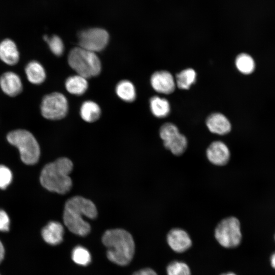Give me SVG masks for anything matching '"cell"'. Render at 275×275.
I'll list each match as a JSON object with an SVG mask.
<instances>
[{
  "instance_id": "obj_1",
  "label": "cell",
  "mask_w": 275,
  "mask_h": 275,
  "mask_svg": "<svg viewBox=\"0 0 275 275\" xmlns=\"http://www.w3.org/2000/svg\"><path fill=\"white\" fill-rule=\"evenodd\" d=\"M97 215V208L91 200L80 196H75L69 199L65 203L63 221L72 233L84 236L89 233L91 227L84 217L94 219Z\"/></svg>"
},
{
  "instance_id": "obj_2",
  "label": "cell",
  "mask_w": 275,
  "mask_h": 275,
  "mask_svg": "<svg viewBox=\"0 0 275 275\" xmlns=\"http://www.w3.org/2000/svg\"><path fill=\"white\" fill-rule=\"evenodd\" d=\"M102 241L107 248V257L112 262L124 266L133 258L134 242L131 235L125 230L115 229L106 231Z\"/></svg>"
},
{
  "instance_id": "obj_3",
  "label": "cell",
  "mask_w": 275,
  "mask_h": 275,
  "mask_svg": "<svg viewBox=\"0 0 275 275\" xmlns=\"http://www.w3.org/2000/svg\"><path fill=\"white\" fill-rule=\"evenodd\" d=\"M73 163L67 157H61L46 164L41 172L40 181L46 189L65 194L71 189L72 180L69 176Z\"/></svg>"
},
{
  "instance_id": "obj_4",
  "label": "cell",
  "mask_w": 275,
  "mask_h": 275,
  "mask_svg": "<svg viewBox=\"0 0 275 275\" xmlns=\"http://www.w3.org/2000/svg\"><path fill=\"white\" fill-rule=\"evenodd\" d=\"M68 62L77 74L86 78L96 76L101 72V62L96 53L80 47L70 50Z\"/></svg>"
},
{
  "instance_id": "obj_5",
  "label": "cell",
  "mask_w": 275,
  "mask_h": 275,
  "mask_svg": "<svg viewBox=\"0 0 275 275\" xmlns=\"http://www.w3.org/2000/svg\"><path fill=\"white\" fill-rule=\"evenodd\" d=\"M8 142L19 150L21 160L29 165L34 164L39 160L40 150L39 144L30 131L17 129L9 132Z\"/></svg>"
},
{
  "instance_id": "obj_6",
  "label": "cell",
  "mask_w": 275,
  "mask_h": 275,
  "mask_svg": "<svg viewBox=\"0 0 275 275\" xmlns=\"http://www.w3.org/2000/svg\"><path fill=\"white\" fill-rule=\"evenodd\" d=\"M214 236L218 243L224 248L229 249L238 246L242 239L238 219L234 216L223 219L215 227Z\"/></svg>"
},
{
  "instance_id": "obj_7",
  "label": "cell",
  "mask_w": 275,
  "mask_h": 275,
  "mask_svg": "<svg viewBox=\"0 0 275 275\" xmlns=\"http://www.w3.org/2000/svg\"><path fill=\"white\" fill-rule=\"evenodd\" d=\"M40 109L43 117L47 119H61L68 113L67 99L63 94L59 92L47 94L42 99Z\"/></svg>"
},
{
  "instance_id": "obj_8",
  "label": "cell",
  "mask_w": 275,
  "mask_h": 275,
  "mask_svg": "<svg viewBox=\"0 0 275 275\" xmlns=\"http://www.w3.org/2000/svg\"><path fill=\"white\" fill-rule=\"evenodd\" d=\"M159 135L163 141L164 147L174 155H180L186 150L187 138L180 133L175 124L171 123L163 124L160 128Z\"/></svg>"
},
{
  "instance_id": "obj_9",
  "label": "cell",
  "mask_w": 275,
  "mask_h": 275,
  "mask_svg": "<svg viewBox=\"0 0 275 275\" xmlns=\"http://www.w3.org/2000/svg\"><path fill=\"white\" fill-rule=\"evenodd\" d=\"M78 38L79 47L96 52L106 47L109 41V34L103 29L91 28L81 31Z\"/></svg>"
},
{
  "instance_id": "obj_10",
  "label": "cell",
  "mask_w": 275,
  "mask_h": 275,
  "mask_svg": "<svg viewBox=\"0 0 275 275\" xmlns=\"http://www.w3.org/2000/svg\"><path fill=\"white\" fill-rule=\"evenodd\" d=\"M208 160L213 164L218 166L226 165L230 158V151L227 145L221 141L212 142L206 151Z\"/></svg>"
},
{
  "instance_id": "obj_11",
  "label": "cell",
  "mask_w": 275,
  "mask_h": 275,
  "mask_svg": "<svg viewBox=\"0 0 275 275\" xmlns=\"http://www.w3.org/2000/svg\"><path fill=\"white\" fill-rule=\"evenodd\" d=\"M167 241L171 249L176 253H183L192 245L191 239L184 230L175 228L172 229L167 235Z\"/></svg>"
},
{
  "instance_id": "obj_12",
  "label": "cell",
  "mask_w": 275,
  "mask_h": 275,
  "mask_svg": "<svg viewBox=\"0 0 275 275\" xmlns=\"http://www.w3.org/2000/svg\"><path fill=\"white\" fill-rule=\"evenodd\" d=\"M151 85L156 92L169 94L174 92L176 83L172 75L167 71L154 72L151 77Z\"/></svg>"
},
{
  "instance_id": "obj_13",
  "label": "cell",
  "mask_w": 275,
  "mask_h": 275,
  "mask_svg": "<svg viewBox=\"0 0 275 275\" xmlns=\"http://www.w3.org/2000/svg\"><path fill=\"white\" fill-rule=\"evenodd\" d=\"M0 88L5 94L14 97L21 92L23 86L17 74L13 71H7L0 76Z\"/></svg>"
},
{
  "instance_id": "obj_14",
  "label": "cell",
  "mask_w": 275,
  "mask_h": 275,
  "mask_svg": "<svg viewBox=\"0 0 275 275\" xmlns=\"http://www.w3.org/2000/svg\"><path fill=\"white\" fill-rule=\"evenodd\" d=\"M206 124L211 132L218 135L226 134L231 129L229 120L225 116L218 113L210 115L206 119Z\"/></svg>"
},
{
  "instance_id": "obj_15",
  "label": "cell",
  "mask_w": 275,
  "mask_h": 275,
  "mask_svg": "<svg viewBox=\"0 0 275 275\" xmlns=\"http://www.w3.org/2000/svg\"><path fill=\"white\" fill-rule=\"evenodd\" d=\"M19 52L15 43L7 38L0 42V60L8 65H14L19 61Z\"/></svg>"
},
{
  "instance_id": "obj_16",
  "label": "cell",
  "mask_w": 275,
  "mask_h": 275,
  "mask_svg": "<svg viewBox=\"0 0 275 275\" xmlns=\"http://www.w3.org/2000/svg\"><path fill=\"white\" fill-rule=\"evenodd\" d=\"M64 233V228L60 223L51 221L42 229L41 235L46 242L55 245L62 241Z\"/></svg>"
},
{
  "instance_id": "obj_17",
  "label": "cell",
  "mask_w": 275,
  "mask_h": 275,
  "mask_svg": "<svg viewBox=\"0 0 275 275\" xmlns=\"http://www.w3.org/2000/svg\"><path fill=\"white\" fill-rule=\"evenodd\" d=\"M24 70L27 79L31 84L40 85L46 78V72L43 66L37 61L29 62L26 65Z\"/></svg>"
},
{
  "instance_id": "obj_18",
  "label": "cell",
  "mask_w": 275,
  "mask_h": 275,
  "mask_svg": "<svg viewBox=\"0 0 275 275\" xmlns=\"http://www.w3.org/2000/svg\"><path fill=\"white\" fill-rule=\"evenodd\" d=\"M65 87L69 93L75 95H81L87 91L88 82L87 78L77 74L67 78Z\"/></svg>"
},
{
  "instance_id": "obj_19",
  "label": "cell",
  "mask_w": 275,
  "mask_h": 275,
  "mask_svg": "<svg viewBox=\"0 0 275 275\" xmlns=\"http://www.w3.org/2000/svg\"><path fill=\"white\" fill-rule=\"evenodd\" d=\"M81 118L87 122H93L97 120L101 115L99 106L92 101H85L80 108Z\"/></svg>"
},
{
  "instance_id": "obj_20",
  "label": "cell",
  "mask_w": 275,
  "mask_h": 275,
  "mask_svg": "<svg viewBox=\"0 0 275 275\" xmlns=\"http://www.w3.org/2000/svg\"><path fill=\"white\" fill-rule=\"evenodd\" d=\"M116 92L122 100L128 102L134 101L136 97L135 89L133 84L128 80H123L118 83Z\"/></svg>"
},
{
  "instance_id": "obj_21",
  "label": "cell",
  "mask_w": 275,
  "mask_h": 275,
  "mask_svg": "<svg viewBox=\"0 0 275 275\" xmlns=\"http://www.w3.org/2000/svg\"><path fill=\"white\" fill-rule=\"evenodd\" d=\"M150 106L152 113L158 118L167 116L170 112L168 101L163 98L154 96L150 100Z\"/></svg>"
},
{
  "instance_id": "obj_22",
  "label": "cell",
  "mask_w": 275,
  "mask_h": 275,
  "mask_svg": "<svg viewBox=\"0 0 275 275\" xmlns=\"http://www.w3.org/2000/svg\"><path fill=\"white\" fill-rule=\"evenodd\" d=\"M235 65L238 70L244 74L252 73L255 68V63L253 58L245 53L238 54L235 60Z\"/></svg>"
},
{
  "instance_id": "obj_23",
  "label": "cell",
  "mask_w": 275,
  "mask_h": 275,
  "mask_svg": "<svg viewBox=\"0 0 275 275\" xmlns=\"http://www.w3.org/2000/svg\"><path fill=\"white\" fill-rule=\"evenodd\" d=\"M196 79V73L191 68L184 69L176 76V84L181 89H188Z\"/></svg>"
},
{
  "instance_id": "obj_24",
  "label": "cell",
  "mask_w": 275,
  "mask_h": 275,
  "mask_svg": "<svg viewBox=\"0 0 275 275\" xmlns=\"http://www.w3.org/2000/svg\"><path fill=\"white\" fill-rule=\"evenodd\" d=\"M72 259L76 264L86 266L91 260V257L89 252L81 246H76L72 251Z\"/></svg>"
},
{
  "instance_id": "obj_25",
  "label": "cell",
  "mask_w": 275,
  "mask_h": 275,
  "mask_svg": "<svg viewBox=\"0 0 275 275\" xmlns=\"http://www.w3.org/2000/svg\"><path fill=\"white\" fill-rule=\"evenodd\" d=\"M167 275H190V269L185 262L174 261L167 267Z\"/></svg>"
},
{
  "instance_id": "obj_26",
  "label": "cell",
  "mask_w": 275,
  "mask_h": 275,
  "mask_svg": "<svg viewBox=\"0 0 275 275\" xmlns=\"http://www.w3.org/2000/svg\"><path fill=\"white\" fill-rule=\"evenodd\" d=\"M44 40L47 43L51 51L57 56H61L64 50V46L62 39L57 35L50 37L45 35Z\"/></svg>"
},
{
  "instance_id": "obj_27",
  "label": "cell",
  "mask_w": 275,
  "mask_h": 275,
  "mask_svg": "<svg viewBox=\"0 0 275 275\" xmlns=\"http://www.w3.org/2000/svg\"><path fill=\"white\" fill-rule=\"evenodd\" d=\"M12 173L6 166L0 164V188L4 189L11 183Z\"/></svg>"
},
{
  "instance_id": "obj_28",
  "label": "cell",
  "mask_w": 275,
  "mask_h": 275,
  "mask_svg": "<svg viewBox=\"0 0 275 275\" xmlns=\"http://www.w3.org/2000/svg\"><path fill=\"white\" fill-rule=\"evenodd\" d=\"M10 222V218L7 213L4 210L0 209V231H8Z\"/></svg>"
},
{
  "instance_id": "obj_29",
  "label": "cell",
  "mask_w": 275,
  "mask_h": 275,
  "mask_svg": "<svg viewBox=\"0 0 275 275\" xmlns=\"http://www.w3.org/2000/svg\"><path fill=\"white\" fill-rule=\"evenodd\" d=\"M132 275H157L156 272L150 268H145L134 272Z\"/></svg>"
},
{
  "instance_id": "obj_30",
  "label": "cell",
  "mask_w": 275,
  "mask_h": 275,
  "mask_svg": "<svg viewBox=\"0 0 275 275\" xmlns=\"http://www.w3.org/2000/svg\"><path fill=\"white\" fill-rule=\"evenodd\" d=\"M5 256V249L2 242L0 241V263L3 261Z\"/></svg>"
},
{
  "instance_id": "obj_31",
  "label": "cell",
  "mask_w": 275,
  "mask_h": 275,
  "mask_svg": "<svg viewBox=\"0 0 275 275\" xmlns=\"http://www.w3.org/2000/svg\"><path fill=\"white\" fill-rule=\"evenodd\" d=\"M270 262L272 267L275 269V252L271 255Z\"/></svg>"
},
{
  "instance_id": "obj_32",
  "label": "cell",
  "mask_w": 275,
  "mask_h": 275,
  "mask_svg": "<svg viewBox=\"0 0 275 275\" xmlns=\"http://www.w3.org/2000/svg\"><path fill=\"white\" fill-rule=\"evenodd\" d=\"M221 275H236V274H235L233 272H227V273H224L223 274H221Z\"/></svg>"
},
{
  "instance_id": "obj_33",
  "label": "cell",
  "mask_w": 275,
  "mask_h": 275,
  "mask_svg": "<svg viewBox=\"0 0 275 275\" xmlns=\"http://www.w3.org/2000/svg\"><path fill=\"white\" fill-rule=\"evenodd\" d=\"M274 239H275V235H274Z\"/></svg>"
}]
</instances>
